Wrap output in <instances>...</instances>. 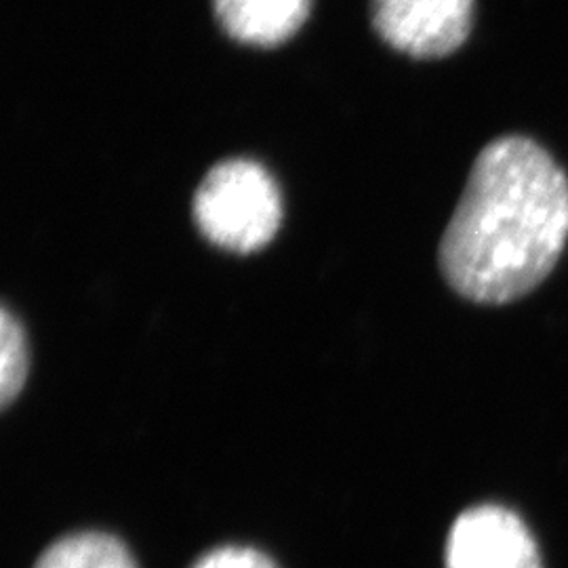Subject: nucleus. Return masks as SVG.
Segmentation results:
<instances>
[{
	"mask_svg": "<svg viewBox=\"0 0 568 568\" xmlns=\"http://www.w3.org/2000/svg\"><path fill=\"white\" fill-rule=\"evenodd\" d=\"M568 241V178L546 148L506 135L483 148L438 246L448 286L474 304L535 291Z\"/></svg>",
	"mask_w": 568,
	"mask_h": 568,
	"instance_id": "nucleus-1",
	"label": "nucleus"
},
{
	"mask_svg": "<svg viewBox=\"0 0 568 568\" xmlns=\"http://www.w3.org/2000/svg\"><path fill=\"white\" fill-rule=\"evenodd\" d=\"M192 217L209 243L248 255L272 243L283 224V196L264 164L217 163L194 192Z\"/></svg>",
	"mask_w": 568,
	"mask_h": 568,
	"instance_id": "nucleus-2",
	"label": "nucleus"
},
{
	"mask_svg": "<svg viewBox=\"0 0 568 568\" xmlns=\"http://www.w3.org/2000/svg\"><path fill=\"white\" fill-rule=\"evenodd\" d=\"M474 0H371L375 32L392 49L434 60L450 55L471 30Z\"/></svg>",
	"mask_w": 568,
	"mask_h": 568,
	"instance_id": "nucleus-3",
	"label": "nucleus"
},
{
	"mask_svg": "<svg viewBox=\"0 0 568 568\" xmlns=\"http://www.w3.org/2000/svg\"><path fill=\"white\" fill-rule=\"evenodd\" d=\"M445 568H544L527 523L499 504L471 506L457 516L445 544Z\"/></svg>",
	"mask_w": 568,
	"mask_h": 568,
	"instance_id": "nucleus-4",
	"label": "nucleus"
},
{
	"mask_svg": "<svg viewBox=\"0 0 568 568\" xmlns=\"http://www.w3.org/2000/svg\"><path fill=\"white\" fill-rule=\"evenodd\" d=\"M225 34L253 47L286 42L310 13V0H213Z\"/></svg>",
	"mask_w": 568,
	"mask_h": 568,
	"instance_id": "nucleus-5",
	"label": "nucleus"
},
{
	"mask_svg": "<svg viewBox=\"0 0 568 568\" xmlns=\"http://www.w3.org/2000/svg\"><path fill=\"white\" fill-rule=\"evenodd\" d=\"M34 568H138V565L119 537L82 530L51 544Z\"/></svg>",
	"mask_w": 568,
	"mask_h": 568,
	"instance_id": "nucleus-6",
	"label": "nucleus"
},
{
	"mask_svg": "<svg viewBox=\"0 0 568 568\" xmlns=\"http://www.w3.org/2000/svg\"><path fill=\"white\" fill-rule=\"evenodd\" d=\"M28 377V342L20 321L11 310L0 314V403L9 406L18 396Z\"/></svg>",
	"mask_w": 568,
	"mask_h": 568,
	"instance_id": "nucleus-7",
	"label": "nucleus"
},
{
	"mask_svg": "<svg viewBox=\"0 0 568 568\" xmlns=\"http://www.w3.org/2000/svg\"><path fill=\"white\" fill-rule=\"evenodd\" d=\"M190 568H278L260 549L224 546L203 554Z\"/></svg>",
	"mask_w": 568,
	"mask_h": 568,
	"instance_id": "nucleus-8",
	"label": "nucleus"
}]
</instances>
